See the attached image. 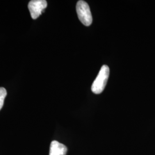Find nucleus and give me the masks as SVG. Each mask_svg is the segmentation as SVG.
I'll list each match as a JSON object with an SVG mask.
<instances>
[{
    "instance_id": "nucleus-2",
    "label": "nucleus",
    "mask_w": 155,
    "mask_h": 155,
    "mask_svg": "<svg viewBox=\"0 0 155 155\" xmlns=\"http://www.w3.org/2000/svg\"><path fill=\"white\" fill-rule=\"evenodd\" d=\"M76 10L81 22L85 26H90L93 22V17L88 4L84 1H78Z\"/></svg>"
},
{
    "instance_id": "nucleus-3",
    "label": "nucleus",
    "mask_w": 155,
    "mask_h": 155,
    "mask_svg": "<svg viewBox=\"0 0 155 155\" xmlns=\"http://www.w3.org/2000/svg\"><path fill=\"white\" fill-rule=\"evenodd\" d=\"M47 6V2L45 0H32L28 4V9L33 19H36L44 12Z\"/></svg>"
},
{
    "instance_id": "nucleus-5",
    "label": "nucleus",
    "mask_w": 155,
    "mask_h": 155,
    "mask_svg": "<svg viewBox=\"0 0 155 155\" xmlns=\"http://www.w3.org/2000/svg\"><path fill=\"white\" fill-rule=\"evenodd\" d=\"M6 94L7 92L6 89L4 87H0V110L4 105Z\"/></svg>"
},
{
    "instance_id": "nucleus-4",
    "label": "nucleus",
    "mask_w": 155,
    "mask_h": 155,
    "mask_svg": "<svg viewBox=\"0 0 155 155\" xmlns=\"http://www.w3.org/2000/svg\"><path fill=\"white\" fill-rule=\"evenodd\" d=\"M67 152V148L64 144L55 140L51 142L49 155H66Z\"/></svg>"
},
{
    "instance_id": "nucleus-1",
    "label": "nucleus",
    "mask_w": 155,
    "mask_h": 155,
    "mask_svg": "<svg viewBox=\"0 0 155 155\" xmlns=\"http://www.w3.org/2000/svg\"><path fill=\"white\" fill-rule=\"evenodd\" d=\"M109 68L106 65L101 67L100 72L92 84L91 91L94 94H101L105 89L109 76Z\"/></svg>"
}]
</instances>
